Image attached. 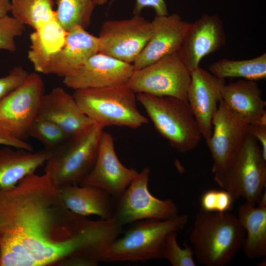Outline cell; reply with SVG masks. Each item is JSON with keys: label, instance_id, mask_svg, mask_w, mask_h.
<instances>
[{"label": "cell", "instance_id": "cell-1", "mask_svg": "<svg viewBox=\"0 0 266 266\" xmlns=\"http://www.w3.org/2000/svg\"><path fill=\"white\" fill-rule=\"evenodd\" d=\"M102 220L69 210L51 176L33 172L0 188V266H47L80 256L98 260L111 241Z\"/></svg>", "mask_w": 266, "mask_h": 266}, {"label": "cell", "instance_id": "cell-2", "mask_svg": "<svg viewBox=\"0 0 266 266\" xmlns=\"http://www.w3.org/2000/svg\"><path fill=\"white\" fill-rule=\"evenodd\" d=\"M245 236L244 229L233 214L200 209L196 214L190 240L199 264L224 266L235 257Z\"/></svg>", "mask_w": 266, "mask_h": 266}, {"label": "cell", "instance_id": "cell-3", "mask_svg": "<svg viewBox=\"0 0 266 266\" xmlns=\"http://www.w3.org/2000/svg\"><path fill=\"white\" fill-rule=\"evenodd\" d=\"M188 216L178 215L167 220L145 219L133 223L117 237L105 255V262L147 261L163 259L166 239L186 225Z\"/></svg>", "mask_w": 266, "mask_h": 266}, {"label": "cell", "instance_id": "cell-4", "mask_svg": "<svg viewBox=\"0 0 266 266\" xmlns=\"http://www.w3.org/2000/svg\"><path fill=\"white\" fill-rule=\"evenodd\" d=\"M159 133L181 153L192 151L202 137L187 100L169 96L136 94Z\"/></svg>", "mask_w": 266, "mask_h": 266}, {"label": "cell", "instance_id": "cell-5", "mask_svg": "<svg viewBox=\"0 0 266 266\" xmlns=\"http://www.w3.org/2000/svg\"><path fill=\"white\" fill-rule=\"evenodd\" d=\"M72 96L82 111L103 128L134 129L148 123L137 107L136 94L126 85L78 89Z\"/></svg>", "mask_w": 266, "mask_h": 266}, {"label": "cell", "instance_id": "cell-6", "mask_svg": "<svg viewBox=\"0 0 266 266\" xmlns=\"http://www.w3.org/2000/svg\"><path fill=\"white\" fill-rule=\"evenodd\" d=\"M214 178L235 200L242 198L247 202L258 204L266 187V159L256 138L248 132L233 158L223 170L214 174Z\"/></svg>", "mask_w": 266, "mask_h": 266}, {"label": "cell", "instance_id": "cell-7", "mask_svg": "<svg viewBox=\"0 0 266 266\" xmlns=\"http://www.w3.org/2000/svg\"><path fill=\"white\" fill-rule=\"evenodd\" d=\"M103 131L102 127L94 124L81 134L69 138L50 152L44 172L59 186L79 185L95 164Z\"/></svg>", "mask_w": 266, "mask_h": 266}, {"label": "cell", "instance_id": "cell-8", "mask_svg": "<svg viewBox=\"0 0 266 266\" xmlns=\"http://www.w3.org/2000/svg\"><path fill=\"white\" fill-rule=\"evenodd\" d=\"M191 72L179 52L134 70L126 86L135 94L169 96L187 100Z\"/></svg>", "mask_w": 266, "mask_h": 266}, {"label": "cell", "instance_id": "cell-9", "mask_svg": "<svg viewBox=\"0 0 266 266\" xmlns=\"http://www.w3.org/2000/svg\"><path fill=\"white\" fill-rule=\"evenodd\" d=\"M150 174L149 167L143 168L116 200L113 218L123 226L145 219L167 220L178 215V207L172 200H160L151 194Z\"/></svg>", "mask_w": 266, "mask_h": 266}, {"label": "cell", "instance_id": "cell-10", "mask_svg": "<svg viewBox=\"0 0 266 266\" xmlns=\"http://www.w3.org/2000/svg\"><path fill=\"white\" fill-rule=\"evenodd\" d=\"M44 90L39 73H30L20 86L0 99V127L13 136L26 140L38 114Z\"/></svg>", "mask_w": 266, "mask_h": 266}, {"label": "cell", "instance_id": "cell-11", "mask_svg": "<svg viewBox=\"0 0 266 266\" xmlns=\"http://www.w3.org/2000/svg\"><path fill=\"white\" fill-rule=\"evenodd\" d=\"M151 22L140 15L128 19L104 22L100 29L99 52L133 64L148 42Z\"/></svg>", "mask_w": 266, "mask_h": 266}, {"label": "cell", "instance_id": "cell-12", "mask_svg": "<svg viewBox=\"0 0 266 266\" xmlns=\"http://www.w3.org/2000/svg\"><path fill=\"white\" fill-rule=\"evenodd\" d=\"M138 172L120 162L112 135L103 131L95 164L79 185L99 188L117 199Z\"/></svg>", "mask_w": 266, "mask_h": 266}, {"label": "cell", "instance_id": "cell-13", "mask_svg": "<svg viewBox=\"0 0 266 266\" xmlns=\"http://www.w3.org/2000/svg\"><path fill=\"white\" fill-rule=\"evenodd\" d=\"M212 124L211 135L206 142L213 160L214 174L223 170L233 158L248 133L249 124L235 115L222 100Z\"/></svg>", "mask_w": 266, "mask_h": 266}, {"label": "cell", "instance_id": "cell-14", "mask_svg": "<svg viewBox=\"0 0 266 266\" xmlns=\"http://www.w3.org/2000/svg\"><path fill=\"white\" fill-rule=\"evenodd\" d=\"M226 36L223 21L216 14H202L190 23L179 53L186 67L192 71L201 60L224 46Z\"/></svg>", "mask_w": 266, "mask_h": 266}, {"label": "cell", "instance_id": "cell-15", "mask_svg": "<svg viewBox=\"0 0 266 266\" xmlns=\"http://www.w3.org/2000/svg\"><path fill=\"white\" fill-rule=\"evenodd\" d=\"M134 70L132 64L98 52L74 73L63 78V83L74 90L126 85Z\"/></svg>", "mask_w": 266, "mask_h": 266}, {"label": "cell", "instance_id": "cell-16", "mask_svg": "<svg viewBox=\"0 0 266 266\" xmlns=\"http://www.w3.org/2000/svg\"><path fill=\"white\" fill-rule=\"evenodd\" d=\"M225 84V79L200 66L191 72L187 99L205 140L211 135L213 118L222 100V90Z\"/></svg>", "mask_w": 266, "mask_h": 266}, {"label": "cell", "instance_id": "cell-17", "mask_svg": "<svg viewBox=\"0 0 266 266\" xmlns=\"http://www.w3.org/2000/svg\"><path fill=\"white\" fill-rule=\"evenodd\" d=\"M152 33L144 48L133 64L134 69L148 66L179 52L190 23L177 13L157 16L151 21Z\"/></svg>", "mask_w": 266, "mask_h": 266}, {"label": "cell", "instance_id": "cell-18", "mask_svg": "<svg viewBox=\"0 0 266 266\" xmlns=\"http://www.w3.org/2000/svg\"><path fill=\"white\" fill-rule=\"evenodd\" d=\"M37 115L56 124L68 138L81 134L95 124L82 111L73 96L61 87L44 94Z\"/></svg>", "mask_w": 266, "mask_h": 266}, {"label": "cell", "instance_id": "cell-19", "mask_svg": "<svg viewBox=\"0 0 266 266\" xmlns=\"http://www.w3.org/2000/svg\"><path fill=\"white\" fill-rule=\"evenodd\" d=\"M100 41L85 29L76 27L67 32L64 45L51 59L44 74L63 78L74 73L99 52Z\"/></svg>", "mask_w": 266, "mask_h": 266}, {"label": "cell", "instance_id": "cell-20", "mask_svg": "<svg viewBox=\"0 0 266 266\" xmlns=\"http://www.w3.org/2000/svg\"><path fill=\"white\" fill-rule=\"evenodd\" d=\"M222 100L248 124H266V102L256 81L240 79L225 84L222 90Z\"/></svg>", "mask_w": 266, "mask_h": 266}, {"label": "cell", "instance_id": "cell-21", "mask_svg": "<svg viewBox=\"0 0 266 266\" xmlns=\"http://www.w3.org/2000/svg\"><path fill=\"white\" fill-rule=\"evenodd\" d=\"M64 202L72 212L84 217L94 215L101 219L113 218L116 199L93 186L68 185L60 186Z\"/></svg>", "mask_w": 266, "mask_h": 266}, {"label": "cell", "instance_id": "cell-22", "mask_svg": "<svg viewBox=\"0 0 266 266\" xmlns=\"http://www.w3.org/2000/svg\"><path fill=\"white\" fill-rule=\"evenodd\" d=\"M50 154L45 149L34 152L6 146L0 149V188H11L35 172L45 164Z\"/></svg>", "mask_w": 266, "mask_h": 266}, {"label": "cell", "instance_id": "cell-23", "mask_svg": "<svg viewBox=\"0 0 266 266\" xmlns=\"http://www.w3.org/2000/svg\"><path fill=\"white\" fill-rule=\"evenodd\" d=\"M66 34L55 18L30 34L28 58L35 72L44 74L52 57L64 45Z\"/></svg>", "mask_w": 266, "mask_h": 266}, {"label": "cell", "instance_id": "cell-24", "mask_svg": "<svg viewBox=\"0 0 266 266\" xmlns=\"http://www.w3.org/2000/svg\"><path fill=\"white\" fill-rule=\"evenodd\" d=\"M237 218L245 232L242 245L246 257L255 259L266 255V206L246 202L238 208Z\"/></svg>", "mask_w": 266, "mask_h": 266}, {"label": "cell", "instance_id": "cell-25", "mask_svg": "<svg viewBox=\"0 0 266 266\" xmlns=\"http://www.w3.org/2000/svg\"><path fill=\"white\" fill-rule=\"evenodd\" d=\"M208 71L222 79L228 78L254 81L264 79L266 78V53L246 60L221 59L211 64Z\"/></svg>", "mask_w": 266, "mask_h": 266}, {"label": "cell", "instance_id": "cell-26", "mask_svg": "<svg viewBox=\"0 0 266 266\" xmlns=\"http://www.w3.org/2000/svg\"><path fill=\"white\" fill-rule=\"evenodd\" d=\"M12 16L33 30L55 18L54 0H11Z\"/></svg>", "mask_w": 266, "mask_h": 266}, {"label": "cell", "instance_id": "cell-27", "mask_svg": "<svg viewBox=\"0 0 266 266\" xmlns=\"http://www.w3.org/2000/svg\"><path fill=\"white\" fill-rule=\"evenodd\" d=\"M55 18L66 32L76 27L89 26L96 5L93 0H54Z\"/></svg>", "mask_w": 266, "mask_h": 266}, {"label": "cell", "instance_id": "cell-28", "mask_svg": "<svg viewBox=\"0 0 266 266\" xmlns=\"http://www.w3.org/2000/svg\"><path fill=\"white\" fill-rule=\"evenodd\" d=\"M28 135L39 141L50 152L59 148L69 138L56 124L38 115L30 127Z\"/></svg>", "mask_w": 266, "mask_h": 266}, {"label": "cell", "instance_id": "cell-29", "mask_svg": "<svg viewBox=\"0 0 266 266\" xmlns=\"http://www.w3.org/2000/svg\"><path fill=\"white\" fill-rule=\"evenodd\" d=\"M177 233L171 232L167 236L165 246L163 259L172 266H196L194 253L187 243L184 248L180 247L177 240Z\"/></svg>", "mask_w": 266, "mask_h": 266}, {"label": "cell", "instance_id": "cell-30", "mask_svg": "<svg viewBox=\"0 0 266 266\" xmlns=\"http://www.w3.org/2000/svg\"><path fill=\"white\" fill-rule=\"evenodd\" d=\"M236 200L224 189H210L205 192L200 199L201 209L212 212H229Z\"/></svg>", "mask_w": 266, "mask_h": 266}, {"label": "cell", "instance_id": "cell-31", "mask_svg": "<svg viewBox=\"0 0 266 266\" xmlns=\"http://www.w3.org/2000/svg\"><path fill=\"white\" fill-rule=\"evenodd\" d=\"M25 25L13 16L7 15L0 19V51L14 52L16 50L15 39L23 34Z\"/></svg>", "mask_w": 266, "mask_h": 266}, {"label": "cell", "instance_id": "cell-32", "mask_svg": "<svg viewBox=\"0 0 266 266\" xmlns=\"http://www.w3.org/2000/svg\"><path fill=\"white\" fill-rule=\"evenodd\" d=\"M29 74L23 67L16 66L9 71L7 75L0 77V99L20 86Z\"/></svg>", "mask_w": 266, "mask_h": 266}, {"label": "cell", "instance_id": "cell-33", "mask_svg": "<svg viewBox=\"0 0 266 266\" xmlns=\"http://www.w3.org/2000/svg\"><path fill=\"white\" fill-rule=\"evenodd\" d=\"M114 0H112V1ZM146 7L153 8L157 16L168 14L167 5L164 0H135L134 14L140 15L141 11Z\"/></svg>", "mask_w": 266, "mask_h": 266}, {"label": "cell", "instance_id": "cell-34", "mask_svg": "<svg viewBox=\"0 0 266 266\" xmlns=\"http://www.w3.org/2000/svg\"><path fill=\"white\" fill-rule=\"evenodd\" d=\"M1 145L33 151V146L26 140L13 136L0 127V145Z\"/></svg>", "mask_w": 266, "mask_h": 266}, {"label": "cell", "instance_id": "cell-35", "mask_svg": "<svg viewBox=\"0 0 266 266\" xmlns=\"http://www.w3.org/2000/svg\"><path fill=\"white\" fill-rule=\"evenodd\" d=\"M248 132L258 141L263 156L266 159V124L256 123L249 124Z\"/></svg>", "mask_w": 266, "mask_h": 266}, {"label": "cell", "instance_id": "cell-36", "mask_svg": "<svg viewBox=\"0 0 266 266\" xmlns=\"http://www.w3.org/2000/svg\"><path fill=\"white\" fill-rule=\"evenodd\" d=\"M98 264L86 257L75 256L67 258L59 262L56 265L61 266H96Z\"/></svg>", "mask_w": 266, "mask_h": 266}, {"label": "cell", "instance_id": "cell-37", "mask_svg": "<svg viewBox=\"0 0 266 266\" xmlns=\"http://www.w3.org/2000/svg\"><path fill=\"white\" fill-rule=\"evenodd\" d=\"M11 0H0V19L11 12Z\"/></svg>", "mask_w": 266, "mask_h": 266}, {"label": "cell", "instance_id": "cell-38", "mask_svg": "<svg viewBox=\"0 0 266 266\" xmlns=\"http://www.w3.org/2000/svg\"><path fill=\"white\" fill-rule=\"evenodd\" d=\"M96 5H102L104 4L108 0H93Z\"/></svg>", "mask_w": 266, "mask_h": 266}, {"label": "cell", "instance_id": "cell-39", "mask_svg": "<svg viewBox=\"0 0 266 266\" xmlns=\"http://www.w3.org/2000/svg\"></svg>", "mask_w": 266, "mask_h": 266}]
</instances>
